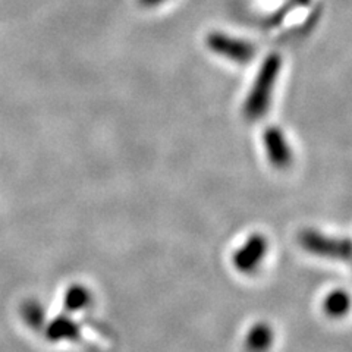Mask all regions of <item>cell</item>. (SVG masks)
I'll return each mask as SVG.
<instances>
[{"label": "cell", "mask_w": 352, "mask_h": 352, "mask_svg": "<svg viewBox=\"0 0 352 352\" xmlns=\"http://www.w3.org/2000/svg\"><path fill=\"white\" fill-rule=\"evenodd\" d=\"M280 69L282 58L279 54L272 53L263 60L254 82L250 88L244 106H242V113H244L245 119L258 120L267 113Z\"/></svg>", "instance_id": "6da1fadb"}, {"label": "cell", "mask_w": 352, "mask_h": 352, "mask_svg": "<svg viewBox=\"0 0 352 352\" xmlns=\"http://www.w3.org/2000/svg\"><path fill=\"white\" fill-rule=\"evenodd\" d=\"M300 245L313 256L348 261L351 256L349 239L329 236L316 229H305L298 236Z\"/></svg>", "instance_id": "7a4b0ae2"}, {"label": "cell", "mask_w": 352, "mask_h": 352, "mask_svg": "<svg viewBox=\"0 0 352 352\" xmlns=\"http://www.w3.org/2000/svg\"><path fill=\"white\" fill-rule=\"evenodd\" d=\"M206 46L217 56L238 65H247L256 56L254 44L222 31L208 32L206 37Z\"/></svg>", "instance_id": "3957f363"}, {"label": "cell", "mask_w": 352, "mask_h": 352, "mask_svg": "<svg viewBox=\"0 0 352 352\" xmlns=\"http://www.w3.org/2000/svg\"><path fill=\"white\" fill-rule=\"evenodd\" d=\"M267 254V239L260 234H254L245 241L235 254H234V264L235 267L242 273H251L254 272L261 261Z\"/></svg>", "instance_id": "277c9868"}, {"label": "cell", "mask_w": 352, "mask_h": 352, "mask_svg": "<svg viewBox=\"0 0 352 352\" xmlns=\"http://www.w3.org/2000/svg\"><path fill=\"white\" fill-rule=\"evenodd\" d=\"M264 148L269 162L278 169H286L292 162V151L283 131L278 126H269L263 135Z\"/></svg>", "instance_id": "5b68a950"}, {"label": "cell", "mask_w": 352, "mask_h": 352, "mask_svg": "<svg viewBox=\"0 0 352 352\" xmlns=\"http://www.w3.org/2000/svg\"><path fill=\"white\" fill-rule=\"evenodd\" d=\"M273 344V330L266 323L252 326L245 338V345L250 352H266Z\"/></svg>", "instance_id": "8992f818"}, {"label": "cell", "mask_w": 352, "mask_h": 352, "mask_svg": "<svg viewBox=\"0 0 352 352\" xmlns=\"http://www.w3.org/2000/svg\"><path fill=\"white\" fill-rule=\"evenodd\" d=\"M323 308H324L326 314L330 317L336 318V317L344 316L349 308L348 294L345 291H340V289L330 292L323 302Z\"/></svg>", "instance_id": "52a82bcc"}, {"label": "cell", "mask_w": 352, "mask_h": 352, "mask_svg": "<svg viewBox=\"0 0 352 352\" xmlns=\"http://www.w3.org/2000/svg\"><path fill=\"white\" fill-rule=\"evenodd\" d=\"M90 301H91L90 291L81 285L72 286V288H69L65 295V307L68 308L69 311H80L90 304Z\"/></svg>", "instance_id": "ba28073f"}, {"label": "cell", "mask_w": 352, "mask_h": 352, "mask_svg": "<svg viewBox=\"0 0 352 352\" xmlns=\"http://www.w3.org/2000/svg\"><path fill=\"white\" fill-rule=\"evenodd\" d=\"M49 336L52 339H63V338H75L76 336V326L69 318H58L56 322L49 329Z\"/></svg>", "instance_id": "9c48e42d"}, {"label": "cell", "mask_w": 352, "mask_h": 352, "mask_svg": "<svg viewBox=\"0 0 352 352\" xmlns=\"http://www.w3.org/2000/svg\"><path fill=\"white\" fill-rule=\"evenodd\" d=\"M25 317L32 326H40L43 322V310L38 304H28L25 307Z\"/></svg>", "instance_id": "30bf717a"}, {"label": "cell", "mask_w": 352, "mask_h": 352, "mask_svg": "<svg viewBox=\"0 0 352 352\" xmlns=\"http://www.w3.org/2000/svg\"><path fill=\"white\" fill-rule=\"evenodd\" d=\"M164 2H168V0H138V3L142 6V8H156V6H160L163 5Z\"/></svg>", "instance_id": "8fae6325"}, {"label": "cell", "mask_w": 352, "mask_h": 352, "mask_svg": "<svg viewBox=\"0 0 352 352\" xmlns=\"http://www.w3.org/2000/svg\"><path fill=\"white\" fill-rule=\"evenodd\" d=\"M295 5H307L308 0H292Z\"/></svg>", "instance_id": "7c38bea8"}]
</instances>
